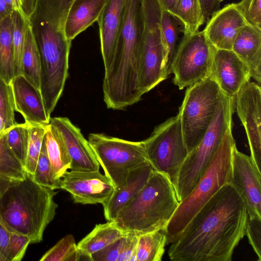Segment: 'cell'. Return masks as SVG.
I'll use <instances>...</instances> for the list:
<instances>
[{
	"label": "cell",
	"mask_w": 261,
	"mask_h": 261,
	"mask_svg": "<svg viewBox=\"0 0 261 261\" xmlns=\"http://www.w3.org/2000/svg\"><path fill=\"white\" fill-rule=\"evenodd\" d=\"M246 206L234 188L223 186L196 214L171 244L172 261H231L245 235Z\"/></svg>",
	"instance_id": "cell-1"
},
{
	"label": "cell",
	"mask_w": 261,
	"mask_h": 261,
	"mask_svg": "<svg viewBox=\"0 0 261 261\" xmlns=\"http://www.w3.org/2000/svg\"><path fill=\"white\" fill-rule=\"evenodd\" d=\"M144 30L143 0H126L111 64L105 70L102 90L118 101L138 99L139 68Z\"/></svg>",
	"instance_id": "cell-2"
},
{
	"label": "cell",
	"mask_w": 261,
	"mask_h": 261,
	"mask_svg": "<svg viewBox=\"0 0 261 261\" xmlns=\"http://www.w3.org/2000/svg\"><path fill=\"white\" fill-rule=\"evenodd\" d=\"M56 194L27 172L24 178L15 180L1 197L0 219L10 232L28 237L31 244L39 243L56 214Z\"/></svg>",
	"instance_id": "cell-3"
},
{
	"label": "cell",
	"mask_w": 261,
	"mask_h": 261,
	"mask_svg": "<svg viewBox=\"0 0 261 261\" xmlns=\"http://www.w3.org/2000/svg\"><path fill=\"white\" fill-rule=\"evenodd\" d=\"M179 203L168 177L154 170L137 195L118 213L114 221L124 231L138 236L163 230Z\"/></svg>",
	"instance_id": "cell-4"
},
{
	"label": "cell",
	"mask_w": 261,
	"mask_h": 261,
	"mask_svg": "<svg viewBox=\"0 0 261 261\" xmlns=\"http://www.w3.org/2000/svg\"><path fill=\"white\" fill-rule=\"evenodd\" d=\"M236 147L232 126L224 134L207 167L197 183L180 202L163 230L167 244L175 243L196 214L224 185L230 184L233 152Z\"/></svg>",
	"instance_id": "cell-5"
},
{
	"label": "cell",
	"mask_w": 261,
	"mask_h": 261,
	"mask_svg": "<svg viewBox=\"0 0 261 261\" xmlns=\"http://www.w3.org/2000/svg\"><path fill=\"white\" fill-rule=\"evenodd\" d=\"M235 99L223 93L215 116L197 145L188 153L180 168L176 188L179 202L194 188L216 152L228 128L232 126Z\"/></svg>",
	"instance_id": "cell-6"
},
{
	"label": "cell",
	"mask_w": 261,
	"mask_h": 261,
	"mask_svg": "<svg viewBox=\"0 0 261 261\" xmlns=\"http://www.w3.org/2000/svg\"><path fill=\"white\" fill-rule=\"evenodd\" d=\"M222 95L211 77L187 89L178 114L188 153L197 145L211 125Z\"/></svg>",
	"instance_id": "cell-7"
},
{
	"label": "cell",
	"mask_w": 261,
	"mask_h": 261,
	"mask_svg": "<svg viewBox=\"0 0 261 261\" xmlns=\"http://www.w3.org/2000/svg\"><path fill=\"white\" fill-rule=\"evenodd\" d=\"M143 7L144 30L138 74L142 95L168 77L161 27L162 8L158 0H143Z\"/></svg>",
	"instance_id": "cell-8"
},
{
	"label": "cell",
	"mask_w": 261,
	"mask_h": 261,
	"mask_svg": "<svg viewBox=\"0 0 261 261\" xmlns=\"http://www.w3.org/2000/svg\"><path fill=\"white\" fill-rule=\"evenodd\" d=\"M88 141L105 175L113 183L115 190L125 185L131 170L150 164L143 141H130L102 134L92 133L89 135Z\"/></svg>",
	"instance_id": "cell-9"
},
{
	"label": "cell",
	"mask_w": 261,
	"mask_h": 261,
	"mask_svg": "<svg viewBox=\"0 0 261 261\" xmlns=\"http://www.w3.org/2000/svg\"><path fill=\"white\" fill-rule=\"evenodd\" d=\"M143 142L153 169L166 175L175 191L178 174L188 154L178 114L156 126Z\"/></svg>",
	"instance_id": "cell-10"
},
{
	"label": "cell",
	"mask_w": 261,
	"mask_h": 261,
	"mask_svg": "<svg viewBox=\"0 0 261 261\" xmlns=\"http://www.w3.org/2000/svg\"><path fill=\"white\" fill-rule=\"evenodd\" d=\"M214 47L203 31L184 34L177 45L170 65L173 82L179 90L210 77Z\"/></svg>",
	"instance_id": "cell-11"
},
{
	"label": "cell",
	"mask_w": 261,
	"mask_h": 261,
	"mask_svg": "<svg viewBox=\"0 0 261 261\" xmlns=\"http://www.w3.org/2000/svg\"><path fill=\"white\" fill-rule=\"evenodd\" d=\"M238 115L246 130L250 156L261 171V89L257 83H247L235 98Z\"/></svg>",
	"instance_id": "cell-12"
},
{
	"label": "cell",
	"mask_w": 261,
	"mask_h": 261,
	"mask_svg": "<svg viewBox=\"0 0 261 261\" xmlns=\"http://www.w3.org/2000/svg\"><path fill=\"white\" fill-rule=\"evenodd\" d=\"M61 189L71 195L74 202L102 204L115 188L110 179L98 171H66L61 178Z\"/></svg>",
	"instance_id": "cell-13"
},
{
	"label": "cell",
	"mask_w": 261,
	"mask_h": 261,
	"mask_svg": "<svg viewBox=\"0 0 261 261\" xmlns=\"http://www.w3.org/2000/svg\"><path fill=\"white\" fill-rule=\"evenodd\" d=\"M230 184L242 199L248 217L261 218V171L251 157L237 147L233 152Z\"/></svg>",
	"instance_id": "cell-14"
},
{
	"label": "cell",
	"mask_w": 261,
	"mask_h": 261,
	"mask_svg": "<svg viewBox=\"0 0 261 261\" xmlns=\"http://www.w3.org/2000/svg\"><path fill=\"white\" fill-rule=\"evenodd\" d=\"M211 77L226 96L235 99L241 88L250 80L247 66L232 50L214 47Z\"/></svg>",
	"instance_id": "cell-15"
},
{
	"label": "cell",
	"mask_w": 261,
	"mask_h": 261,
	"mask_svg": "<svg viewBox=\"0 0 261 261\" xmlns=\"http://www.w3.org/2000/svg\"><path fill=\"white\" fill-rule=\"evenodd\" d=\"M49 123L58 130L64 140L71 161L70 170H99L100 165L89 141L68 118L50 117Z\"/></svg>",
	"instance_id": "cell-16"
},
{
	"label": "cell",
	"mask_w": 261,
	"mask_h": 261,
	"mask_svg": "<svg viewBox=\"0 0 261 261\" xmlns=\"http://www.w3.org/2000/svg\"><path fill=\"white\" fill-rule=\"evenodd\" d=\"M247 24L236 4L232 3L214 13L207 21L203 31L214 47L231 50L237 35Z\"/></svg>",
	"instance_id": "cell-17"
},
{
	"label": "cell",
	"mask_w": 261,
	"mask_h": 261,
	"mask_svg": "<svg viewBox=\"0 0 261 261\" xmlns=\"http://www.w3.org/2000/svg\"><path fill=\"white\" fill-rule=\"evenodd\" d=\"M15 111L19 113L28 125H47L50 120L46 113L40 91L22 75L15 76L11 84Z\"/></svg>",
	"instance_id": "cell-18"
},
{
	"label": "cell",
	"mask_w": 261,
	"mask_h": 261,
	"mask_svg": "<svg viewBox=\"0 0 261 261\" xmlns=\"http://www.w3.org/2000/svg\"><path fill=\"white\" fill-rule=\"evenodd\" d=\"M126 0H106L97 20L105 70L110 67L114 53Z\"/></svg>",
	"instance_id": "cell-19"
},
{
	"label": "cell",
	"mask_w": 261,
	"mask_h": 261,
	"mask_svg": "<svg viewBox=\"0 0 261 261\" xmlns=\"http://www.w3.org/2000/svg\"><path fill=\"white\" fill-rule=\"evenodd\" d=\"M154 170L148 164L131 170L125 185L115 190L111 197L102 205L107 221H114L118 213L139 193L146 184Z\"/></svg>",
	"instance_id": "cell-20"
},
{
	"label": "cell",
	"mask_w": 261,
	"mask_h": 261,
	"mask_svg": "<svg viewBox=\"0 0 261 261\" xmlns=\"http://www.w3.org/2000/svg\"><path fill=\"white\" fill-rule=\"evenodd\" d=\"M248 67L251 77L261 83V29L247 24L237 35L231 49Z\"/></svg>",
	"instance_id": "cell-21"
},
{
	"label": "cell",
	"mask_w": 261,
	"mask_h": 261,
	"mask_svg": "<svg viewBox=\"0 0 261 261\" xmlns=\"http://www.w3.org/2000/svg\"><path fill=\"white\" fill-rule=\"evenodd\" d=\"M106 0H73L66 19L65 33L72 41L78 35L97 21Z\"/></svg>",
	"instance_id": "cell-22"
},
{
	"label": "cell",
	"mask_w": 261,
	"mask_h": 261,
	"mask_svg": "<svg viewBox=\"0 0 261 261\" xmlns=\"http://www.w3.org/2000/svg\"><path fill=\"white\" fill-rule=\"evenodd\" d=\"M126 232L120 229L114 221L95 226L92 230L77 244L84 260H90V255L120 239Z\"/></svg>",
	"instance_id": "cell-23"
},
{
	"label": "cell",
	"mask_w": 261,
	"mask_h": 261,
	"mask_svg": "<svg viewBox=\"0 0 261 261\" xmlns=\"http://www.w3.org/2000/svg\"><path fill=\"white\" fill-rule=\"evenodd\" d=\"M44 140L51 165L57 176L61 178L70 169L71 161L60 133L49 123L46 126Z\"/></svg>",
	"instance_id": "cell-24"
},
{
	"label": "cell",
	"mask_w": 261,
	"mask_h": 261,
	"mask_svg": "<svg viewBox=\"0 0 261 261\" xmlns=\"http://www.w3.org/2000/svg\"><path fill=\"white\" fill-rule=\"evenodd\" d=\"M21 65V75L40 91V56L29 20L26 22Z\"/></svg>",
	"instance_id": "cell-25"
},
{
	"label": "cell",
	"mask_w": 261,
	"mask_h": 261,
	"mask_svg": "<svg viewBox=\"0 0 261 261\" xmlns=\"http://www.w3.org/2000/svg\"><path fill=\"white\" fill-rule=\"evenodd\" d=\"M12 16L13 14L0 20V79L10 85L15 77L12 43Z\"/></svg>",
	"instance_id": "cell-26"
},
{
	"label": "cell",
	"mask_w": 261,
	"mask_h": 261,
	"mask_svg": "<svg viewBox=\"0 0 261 261\" xmlns=\"http://www.w3.org/2000/svg\"><path fill=\"white\" fill-rule=\"evenodd\" d=\"M170 13L182 24L184 34L197 32L205 22L200 0H178Z\"/></svg>",
	"instance_id": "cell-27"
},
{
	"label": "cell",
	"mask_w": 261,
	"mask_h": 261,
	"mask_svg": "<svg viewBox=\"0 0 261 261\" xmlns=\"http://www.w3.org/2000/svg\"><path fill=\"white\" fill-rule=\"evenodd\" d=\"M166 244V236L163 230L139 235L137 250V261H161Z\"/></svg>",
	"instance_id": "cell-28"
},
{
	"label": "cell",
	"mask_w": 261,
	"mask_h": 261,
	"mask_svg": "<svg viewBox=\"0 0 261 261\" xmlns=\"http://www.w3.org/2000/svg\"><path fill=\"white\" fill-rule=\"evenodd\" d=\"M180 25L182 24L177 18L162 9L161 27L166 54L165 69L168 76L170 74V65L177 46L178 35L180 31L182 32Z\"/></svg>",
	"instance_id": "cell-29"
},
{
	"label": "cell",
	"mask_w": 261,
	"mask_h": 261,
	"mask_svg": "<svg viewBox=\"0 0 261 261\" xmlns=\"http://www.w3.org/2000/svg\"><path fill=\"white\" fill-rule=\"evenodd\" d=\"M26 174L24 166L9 147L5 133L0 138V177L19 180Z\"/></svg>",
	"instance_id": "cell-30"
},
{
	"label": "cell",
	"mask_w": 261,
	"mask_h": 261,
	"mask_svg": "<svg viewBox=\"0 0 261 261\" xmlns=\"http://www.w3.org/2000/svg\"><path fill=\"white\" fill-rule=\"evenodd\" d=\"M5 135L9 147L24 167L30 139L28 125L16 122L6 130Z\"/></svg>",
	"instance_id": "cell-31"
},
{
	"label": "cell",
	"mask_w": 261,
	"mask_h": 261,
	"mask_svg": "<svg viewBox=\"0 0 261 261\" xmlns=\"http://www.w3.org/2000/svg\"><path fill=\"white\" fill-rule=\"evenodd\" d=\"M84 260L72 234L65 236L49 249L40 261H79Z\"/></svg>",
	"instance_id": "cell-32"
},
{
	"label": "cell",
	"mask_w": 261,
	"mask_h": 261,
	"mask_svg": "<svg viewBox=\"0 0 261 261\" xmlns=\"http://www.w3.org/2000/svg\"><path fill=\"white\" fill-rule=\"evenodd\" d=\"M19 13L14 12L12 16V43L14 76L22 74V56L24 43L26 22Z\"/></svg>",
	"instance_id": "cell-33"
},
{
	"label": "cell",
	"mask_w": 261,
	"mask_h": 261,
	"mask_svg": "<svg viewBox=\"0 0 261 261\" xmlns=\"http://www.w3.org/2000/svg\"><path fill=\"white\" fill-rule=\"evenodd\" d=\"M32 177L34 180L40 185L54 190L61 189V178L57 176L49 160L44 139Z\"/></svg>",
	"instance_id": "cell-34"
},
{
	"label": "cell",
	"mask_w": 261,
	"mask_h": 261,
	"mask_svg": "<svg viewBox=\"0 0 261 261\" xmlns=\"http://www.w3.org/2000/svg\"><path fill=\"white\" fill-rule=\"evenodd\" d=\"M28 126L30 139L24 168L27 173L33 175L40 153L47 125H28Z\"/></svg>",
	"instance_id": "cell-35"
},
{
	"label": "cell",
	"mask_w": 261,
	"mask_h": 261,
	"mask_svg": "<svg viewBox=\"0 0 261 261\" xmlns=\"http://www.w3.org/2000/svg\"><path fill=\"white\" fill-rule=\"evenodd\" d=\"M15 109L11 85L0 79V117L6 129L14 125Z\"/></svg>",
	"instance_id": "cell-36"
},
{
	"label": "cell",
	"mask_w": 261,
	"mask_h": 261,
	"mask_svg": "<svg viewBox=\"0 0 261 261\" xmlns=\"http://www.w3.org/2000/svg\"><path fill=\"white\" fill-rule=\"evenodd\" d=\"M236 5L247 24L261 29V0H242Z\"/></svg>",
	"instance_id": "cell-37"
},
{
	"label": "cell",
	"mask_w": 261,
	"mask_h": 261,
	"mask_svg": "<svg viewBox=\"0 0 261 261\" xmlns=\"http://www.w3.org/2000/svg\"><path fill=\"white\" fill-rule=\"evenodd\" d=\"M30 239L18 233L11 232L7 248V261H20L23 257Z\"/></svg>",
	"instance_id": "cell-38"
},
{
	"label": "cell",
	"mask_w": 261,
	"mask_h": 261,
	"mask_svg": "<svg viewBox=\"0 0 261 261\" xmlns=\"http://www.w3.org/2000/svg\"><path fill=\"white\" fill-rule=\"evenodd\" d=\"M245 235L258 258V261H261V218L248 217Z\"/></svg>",
	"instance_id": "cell-39"
},
{
	"label": "cell",
	"mask_w": 261,
	"mask_h": 261,
	"mask_svg": "<svg viewBox=\"0 0 261 261\" xmlns=\"http://www.w3.org/2000/svg\"><path fill=\"white\" fill-rule=\"evenodd\" d=\"M125 235L100 250L90 255V260L117 261L122 249Z\"/></svg>",
	"instance_id": "cell-40"
},
{
	"label": "cell",
	"mask_w": 261,
	"mask_h": 261,
	"mask_svg": "<svg viewBox=\"0 0 261 261\" xmlns=\"http://www.w3.org/2000/svg\"><path fill=\"white\" fill-rule=\"evenodd\" d=\"M139 236L126 232L121 252L117 261H137V250Z\"/></svg>",
	"instance_id": "cell-41"
},
{
	"label": "cell",
	"mask_w": 261,
	"mask_h": 261,
	"mask_svg": "<svg viewBox=\"0 0 261 261\" xmlns=\"http://www.w3.org/2000/svg\"><path fill=\"white\" fill-rule=\"evenodd\" d=\"M11 232L0 219V255L7 261V248Z\"/></svg>",
	"instance_id": "cell-42"
},
{
	"label": "cell",
	"mask_w": 261,
	"mask_h": 261,
	"mask_svg": "<svg viewBox=\"0 0 261 261\" xmlns=\"http://www.w3.org/2000/svg\"><path fill=\"white\" fill-rule=\"evenodd\" d=\"M205 22L210 19L212 15L217 11L220 7L219 0H200Z\"/></svg>",
	"instance_id": "cell-43"
},
{
	"label": "cell",
	"mask_w": 261,
	"mask_h": 261,
	"mask_svg": "<svg viewBox=\"0 0 261 261\" xmlns=\"http://www.w3.org/2000/svg\"><path fill=\"white\" fill-rule=\"evenodd\" d=\"M14 11L19 13L24 18L28 19L23 11V0H3Z\"/></svg>",
	"instance_id": "cell-44"
},
{
	"label": "cell",
	"mask_w": 261,
	"mask_h": 261,
	"mask_svg": "<svg viewBox=\"0 0 261 261\" xmlns=\"http://www.w3.org/2000/svg\"><path fill=\"white\" fill-rule=\"evenodd\" d=\"M14 12L3 0H0V20L11 15Z\"/></svg>",
	"instance_id": "cell-45"
},
{
	"label": "cell",
	"mask_w": 261,
	"mask_h": 261,
	"mask_svg": "<svg viewBox=\"0 0 261 261\" xmlns=\"http://www.w3.org/2000/svg\"><path fill=\"white\" fill-rule=\"evenodd\" d=\"M36 0H23V11L29 19L33 11Z\"/></svg>",
	"instance_id": "cell-46"
},
{
	"label": "cell",
	"mask_w": 261,
	"mask_h": 261,
	"mask_svg": "<svg viewBox=\"0 0 261 261\" xmlns=\"http://www.w3.org/2000/svg\"><path fill=\"white\" fill-rule=\"evenodd\" d=\"M14 180L0 177V198L6 190L15 181Z\"/></svg>",
	"instance_id": "cell-47"
},
{
	"label": "cell",
	"mask_w": 261,
	"mask_h": 261,
	"mask_svg": "<svg viewBox=\"0 0 261 261\" xmlns=\"http://www.w3.org/2000/svg\"><path fill=\"white\" fill-rule=\"evenodd\" d=\"M162 9L171 12L178 0H158Z\"/></svg>",
	"instance_id": "cell-48"
},
{
	"label": "cell",
	"mask_w": 261,
	"mask_h": 261,
	"mask_svg": "<svg viewBox=\"0 0 261 261\" xmlns=\"http://www.w3.org/2000/svg\"><path fill=\"white\" fill-rule=\"evenodd\" d=\"M6 130L7 129L6 127L5 124L3 120L0 117V138L5 134Z\"/></svg>",
	"instance_id": "cell-49"
},
{
	"label": "cell",
	"mask_w": 261,
	"mask_h": 261,
	"mask_svg": "<svg viewBox=\"0 0 261 261\" xmlns=\"http://www.w3.org/2000/svg\"><path fill=\"white\" fill-rule=\"evenodd\" d=\"M0 261H4V259L3 258V257L1 256V255H0Z\"/></svg>",
	"instance_id": "cell-50"
},
{
	"label": "cell",
	"mask_w": 261,
	"mask_h": 261,
	"mask_svg": "<svg viewBox=\"0 0 261 261\" xmlns=\"http://www.w3.org/2000/svg\"><path fill=\"white\" fill-rule=\"evenodd\" d=\"M223 0H219V1L221 3Z\"/></svg>",
	"instance_id": "cell-51"
}]
</instances>
